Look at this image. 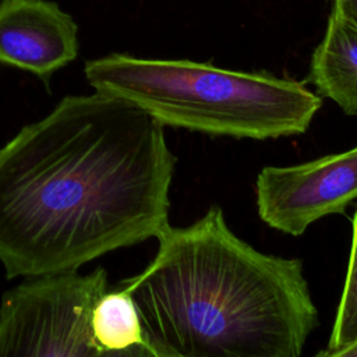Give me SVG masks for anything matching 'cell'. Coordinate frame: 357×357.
<instances>
[{
  "mask_svg": "<svg viewBox=\"0 0 357 357\" xmlns=\"http://www.w3.org/2000/svg\"><path fill=\"white\" fill-rule=\"evenodd\" d=\"M357 343V208L351 220V245L343 290L326 347L317 356L335 357V354Z\"/></svg>",
  "mask_w": 357,
  "mask_h": 357,
  "instance_id": "9",
  "label": "cell"
},
{
  "mask_svg": "<svg viewBox=\"0 0 357 357\" xmlns=\"http://www.w3.org/2000/svg\"><path fill=\"white\" fill-rule=\"evenodd\" d=\"M255 199L264 223L294 237L325 216L343 213L357 201V145L298 165L264 167Z\"/></svg>",
  "mask_w": 357,
  "mask_h": 357,
  "instance_id": "5",
  "label": "cell"
},
{
  "mask_svg": "<svg viewBox=\"0 0 357 357\" xmlns=\"http://www.w3.org/2000/svg\"><path fill=\"white\" fill-rule=\"evenodd\" d=\"M310 81L344 114L357 116V24L331 13L311 57Z\"/></svg>",
  "mask_w": 357,
  "mask_h": 357,
  "instance_id": "7",
  "label": "cell"
},
{
  "mask_svg": "<svg viewBox=\"0 0 357 357\" xmlns=\"http://www.w3.org/2000/svg\"><path fill=\"white\" fill-rule=\"evenodd\" d=\"M84 73L95 91L135 105L165 127L211 137L300 135L322 107L301 81L211 63L110 53L88 60Z\"/></svg>",
  "mask_w": 357,
  "mask_h": 357,
  "instance_id": "3",
  "label": "cell"
},
{
  "mask_svg": "<svg viewBox=\"0 0 357 357\" xmlns=\"http://www.w3.org/2000/svg\"><path fill=\"white\" fill-rule=\"evenodd\" d=\"M335 357H357V343L339 350Z\"/></svg>",
  "mask_w": 357,
  "mask_h": 357,
  "instance_id": "11",
  "label": "cell"
},
{
  "mask_svg": "<svg viewBox=\"0 0 357 357\" xmlns=\"http://www.w3.org/2000/svg\"><path fill=\"white\" fill-rule=\"evenodd\" d=\"M153 259L120 282L151 357H298L319 325L303 261L237 237L219 205L167 226Z\"/></svg>",
  "mask_w": 357,
  "mask_h": 357,
  "instance_id": "2",
  "label": "cell"
},
{
  "mask_svg": "<svg viewBox=\"0 0 357 357\" xmlns=\"http://www.w3.org/2000/svg\"><path fill=\"white\" fill-rule=\"evenodd\" d=\"M95 346L102 356H148L138 308L128 289L106 290L91 315Z\"/></svg>",
  "mask_w": 357,
  "mask_h": 357,
  "instance_id": "8",
  "label": "cell"
},
{
  "mask_svg": "<svg viewBox=\"0 0 357 357\" xmlns=\"http://www.w3.org/2000/svg\"><path fill=\"white\" fill-rule=\"evenodd\" d=\"M107 272L66 271L25 280L0 301V357H100L91 315Z\"/></svg>",
  "mask_w": 357,
  "mask_h": 357,
  "instance_id": "4",
  "label": "cell"
},
{
  "mask_svg": "<svg viewBox=\"0 0 357 357\" xmlns=\"http://www.w3.org/2000/svg\"><path fill=\"white\" fill-rule=\"evenodd\" d=\"M176 156L165 126L95 91L64 96L0 148V262L7 279L78 271L156 238Z\"/></svg>",
  "mask_w": 357,
  "mask_h": 357,
  "instance_id": "1",
  "label": "cell"
},
{
  "mask_svg": "<svg viewBox=\"0 0 357 357\" xmlns=\"http://www.w3.org/2000/svg\"><path fill=\"white\" fill-rule=\"evenodd\" d=\"M333 13L357 24V0H332Z\"/></svg>",
  "mask_w": 357,
  "mask_h": 357,
  "instance_id": "10",
  "label": "cell"
},
{
  "mask_svg": "<svg viewBox=\"0 0 357 357\" xmlns=\"http://www.w3.org/2000/svg\"><path fill=\"white\" fill-rule=\"evenodd\" d=\"M78 25L50 0H0V64L49 82L75 60Z\"/></svg>",
  "mask_w": 357,
  "mask_h": 357,
  "instance_id": "6",
  "label": "cell"
}]
</instances>
